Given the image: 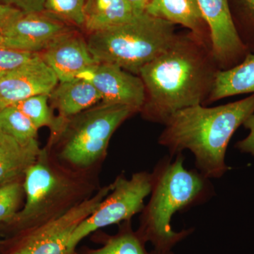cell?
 Listing matches in <instances>:
<instances>
[{"label":"cell","instance_id":"obj_17","mask_svg":"<svg viewBox=\"0 0 254 254\" xmlns=\"http://www.w3.org/2000/svg\"><path fill=\"white\" fill-rule=\"evenodd\" d=\"M246 93H254V54L251 53L237 66L218 70L207 102Z\"/></svg>","mask_w":254,"mask_h":254},{"label":"cell","instance_id":"obj_14","mask_svg":"<svg viewBox=\"0 0 254 254\" xmlns=\"http://www.w3.org/2000/svg\"><path fill=\"white\" fill-rule=\"evenodd\" d=\"M49 96L50 101L59 112L58 118L63 122L101 101L100 93L91 82L79 78L59 82Z\"/></svg>","mask_w":254,"mask_h":254},{"label":"cell","instance_id":"obj_3","mask_svg":"<svg viewBox=\"0 0 254 254\" xmlns=\"http://www.w3.org/2000/svg\"><path fill=\"white\" fill-rule=\"evenodd\" d=\"M184 161L182 153L168 155L159 160L151 173L150 198L142 210L137 232L154 250L170 252L190 236L192 228L174 231V214L205 203L215 192L210 179L197 170H187Z\"/></svg>","mask_w":254,"mask_h":254},{"label":"cell","instance_id":"obj_1","mask_svg":"<svg viewBox=\"0 0 254 254\" xmlns=\"http://www.w3.org/2000/svg\"><path fill=\"white\" fill-rule=\"evenodd\" d=\"M207 41L193 33L178 36L138 73L145 88L141 110L146 120L164 125L179 110L202 105L219 69Z\"/></svg>","mask_w":254,"mask_h":254},{"label":"cell","instance_id":"obj_20","mask_svg":"<svg viewBox=\"0 0 254 254\" xmlns=\"http://www.w3.org/2000/svg\"><path fill=\"white\" fill-rule=\"evenodd\" d=\"M49 95H35L11 105H14L27 116L38 129L43 127H50L52 136L56 138L60 134L65 123L59 118L53 116L48 104Z\"/></svg>","mask_w":254,"mask_h":254},{"label":"cell","instance_id":"obj_19","mask_svg":"<svg viewBox=\"0 0 254 254\" xmlns=\"http://www.w3.org/2000/svg\"><path fill=\"white\" fill-rule=\"evenodd\" d=\"M145 242L132 229L130 220L120 227L116 235L105 237L103 246L95 250H87L83 254H174L172 251L163 252L154 250L148 252Z\"/></svg>","mask_w":254,"mask_h":254},{"label":"cell","instance_id":"obj_2","mask_svg":"<svg viewBox=\"0 0 254 254\" xmlns=\"http://www.w3.org/2000/svg\"><path fill=\"white\" fill-rule=\"evenodd\" d=\"M254 113V93L228 104L206 108L195 105L179 110L164 124L158 143L175 156L185 150L195 157L197 170L208 179L228 171L225 155L237 128Z\"/></svg>","mask_w":254,"mask_h":254},{"label":"cell","instance_id":"obj_12","mask_svg":"<svg viewBox=\"0 0 254 254\" xmlns=\"http://www.w3.org/2000/svg\"><path fill=\"white\" fill-rule=\"evenodd\" d=\"M40 54L59 82L73 81L98 63L86 40L71 28L57 37Z\"/></svg>","mask_w":254,"mask_h":254},{"label":"cell","instance_id":"obj_30","mask_svg":"<svg viewBox=\"0 0 254 254\" xmlns=\"http://www.w3.org/2000/svg\"><path fill=\"white\" fill-rule=\"evenodd\" d=\"M6 106H8V105H6L4 102H3L2 100L0 99V113H1V112L2 111Z\"/></svg>","mask_w":254,"mask_h":254},{"label":"cell","instance_id":"obj_28","mask_svg":"<svg viewBox=\"0 0 254 254\" xmlns=\"http://www.w3.org/2000/svg\"><path fill=\"white\" fill-rule=\"evenodd\" d=\"M243 125L250 130V134L245 139L237 142L235 147L242 153H250L254 156V113L246 120Z\"/></svg>","mask_w":254,"mask_h":254},{"label":"cell","instance_id":"obj_21","mask_svg":"<svg viewBox=\"0 0 254 254\" xmlns=\"http://www.w3.org/2000/svg\"><path fill=\"white\" fill-rule=\"evenodd\" d=\"M38 131L30 119L14 105H8L0 113V131L21 144L27 145L37 140Z\"/></svg>","mask_w":254,"mask_h":254},{"label":"cell","instance_id":"obj_25","mask_svg":"<svg viewBox=\"0 0 254 254\" xmlns=\"http://www.w3.org/2000/svg\"><path fill=\"white\" fill-rule=\"evenodd\" d=\"M38 54L0 46V78L21 67Z\"/></svg>","mask_w":254,"mask_h":254},{"label":"cell","instance_id":"obj_16","mask_svg":"<svg viewBox=\"0 0 254 254\" xmlns=\"http://www.w3.org/2000/svg\"><path fill=\"white\" fill-rule=\"evenodd\" d=\"M145 12L174 25H182L195 36L208 41L205 33L208 28L197 0H150Z\"/></svg>","mask_w":254,"mask_h":254},{"label":"cell","instance_id":"obj_13","mask_svg":"<svg viewBox=\"0 0 254 254\" xmlns=\"http://www.w3.org/2000/svg\"><path fill=\"white\" fill-rule=\"evenodd\" d=\"M58 83L56 74L39 53L0 78V99L10 105L35 95H50Z\"/></svg>","mask_w":254,"mask_h":254},{"label":"cell","instance_id":"obj_9","mask_svg":"<svg viewBox=\"0 0 254 254\" xmlns=\"http://www.w3.org/2000/svg\"><path fill=\"white\" fill-rule=\"evenodd\" d=\"M210 33L212 53L220 70L234 67L250 53L235 27L229 0H197Z\"/></svg>","mask_w":254,"mask_h":254},{"label":"cell","instance_id":"obj_29","mask_svg":"<svg viewBox=\"0 0 254 254\" xmlns=\"http://www.w3.org/2000/svg\"><path fill=\"white\" fill-rule=\"evenodd\" d=\"M127 1L136 15L145 12L150 0H127Z\"/></svg>","mask_w":254,"mask_h":254},{"label":"cell","instance_id":"obj_18","mask_svg":"<svg viewBox=\"0 0 254 254\" xmlns=\"http://www.w3.org/2000/svg\"><path fill=\"white\" fill-rule=\"evenodd\" d=\"M135 15L127 0H86L83 28L91 34L123 24Z\"/></svg>","mask_w":254,"mask_h":254},{"label":"cell","instance_id":"obj_6","mask_svg":"<svg viewBox=\"0 0 254 254\" xmlns=\"http://www.w3.org/2000/svg\"><path fill=\"white\" fill-rule=\"evenodd\" d=\"M23 187L26 203L11 222L17 224L23 233L41 226L71 208L66 203L76 189L72 179L50 163L44 149L26 172Z\"/></svg>","mask_w":254,"mask_h":254},{"label":"cell","instance_id":"obj_7","mask_svg":"<svg viewBox=\"0 0 254 254\" xmlns=\"http://www.w3.org/2000/svg\"><path fill=\"white\" fill-rule=\"evenodd\" d=\"M111 190L94 212L73 232L68 250L75 254L76 246L92 232L114 224L131 220L144 208L145 198L151 190V174L140 172L130 179L120 175L111 184Z\"/></svg>","mask_w":254,"mask_h":254},{"label":"cell","instance_id":"obj_11","mask_svg":"<svg viewBox=\"0 0 254 254\" xmlns=\"http://www.w3.org/2000/svg\"><path fill=\"white\" fill-rule=\"evenodd\" d=\"M71 29L61 20L41 13L24 14L0 36V46L41 53L64 32Z\"/></svg>","mask_w":254,"mask_h":254},{"label":"cell","instance_id":"obj_4","mask_svg":"<svg viewBox=\"0 0 254 254\" xmlns=\"http://www.w3.org/2000/svg\"><path fill=\"white\" fill-rule=\"evenodd\" d=\"M174 26L143 12L120 26L91 33L86 41L98 63L113 64L138 75L173 44L177 36Z\"/></svg>","mask_w":254,"mask_h":254},{"label":"cell","instance_id":"obj_24","mask_svg":"<svg viewBox=\"0 0 254 254\" xmlns=\"http://www.w3.org/2000/svg\"><path fill=\"white\" fill-rule=\"evenodd\" d=\"M23 193V184L19 181L0 187V227L11 224L14 220Z\"/></svg>","mask_w":254,"mask_h":254},{"label":"cell","instance_id":"obj_10","mask_svg":"<svg viewBox=\"0 0 254 254\" xmlns=\"http://www.w3.org/2000/svg\"><path fill=\"white\" fill-rule=\"evenodd\" d=\"M77 78L91 82L101 97V103L122 105L141 111L145 101V88L138 75L116 64L97 63Z\"/></svg>","mask_w":254,"mask_h":254},{"label":"cell","instance_id":"obj_27","mask_svg":"<svg viewBox=\"0 0 254 254\" xmlns=\"http://www.w3.org/2000/svg\"><path fill=\"white\" fill-rule=\"evenodd\" d=\"M24 14L12 6L0 4V36Z\"/></svg>","mask_w":254,"mask_h":254},{"label":"cell","instance_id":"obj_5","mask_svg":"<svg viewBox=\"0 0 254 254\" xmlns=\"http://www.w3.org/2000/svg\"><path fill=\"white\" fill-rule=\"evenodd\" d=\"M136 112L125 105L101 103L68 119L58 136L60 156L76 168H89L104 158L113 133Z\"/></svg>","mask_w":254,"mask_h":254},{"label":"cell","instance_id":"obj_23","mask_svg":"<svg viewBox=\"0 0 254 254\" xmlns=\"http://www.w3.org/2000/svg\"><path fill=\"white\" fill-rule=\"evenodd\" d=\"M86 0H46L45 11L54 17L83 27Z\"/></svg>","mask_w":254,"mask_h":254},{"label":"cell","instance_id":"obj_22","mask_svg":"<svg viewBox=\"0 0 254 254\" xmlns=\"http://www.w3.org/2000/svg\"><path fill=\"white\" fill-rule=\"evenodd\" d=\"M235 27L242 43L254 54V0H229Z\"/></svg>","mask_w":254,"mask_h":254},{"label":"cell","instance_id":"obj_15","mask_svg":"<svg viewBox=\"0 0 254 254\" xmlns=\"http://www.w3.org/2000/svg\"><path fill=\"white\" fill-rule=\"evenodd\" d=\"M41 150L37 140L22 145L0 131V187L24 177Z\"/></svg>","mask_w":254,"mask_h":254},{"label":"cell","instance_id":"obj_26","mask_svg":"<svg viewBox=\"0 0 254 254\" xmlns=\"http://www.w3.org/2000/svg\"><path fill=\"white\" fill-rule=\"evenodd\" d=\"M46 0H0V4L16 8L25 14L41 13L45 10Z\"/></svg>","mask_w":254,"mask_h":254},{"label":"cell","instance_id":"obj_8","mask_svg":"<svg viewBox=\"0 0 254 254\" xmlns=\"http://www.w3.org/2000/svg\"><path fill=\"white\" fill-rule=\"evenodd\" d=\"M111 189V185L103 187L94 196L82 200L59 216L25 232L8 254H72L68 250V242L73 232L99 206Z\"/></svg>","mask_w":254,"mask_h":254}]
</instances>
